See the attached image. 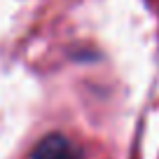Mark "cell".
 Wrapping results in <instances>:
<instances>
[{"mask_svg":"<svg viewBox=\"0 0 159 159\" xmlns=\"http://www.w3.org/2000/svg\"><path fill=\"white\" fill-rule=\"evenodd\" d=\"M30 159H73V150L61 134H49L38 143Z\"/></svg>","mask_w":159,"mask_h":159,"instance_id":"cell-1","label":"cell"}]
</instances>
